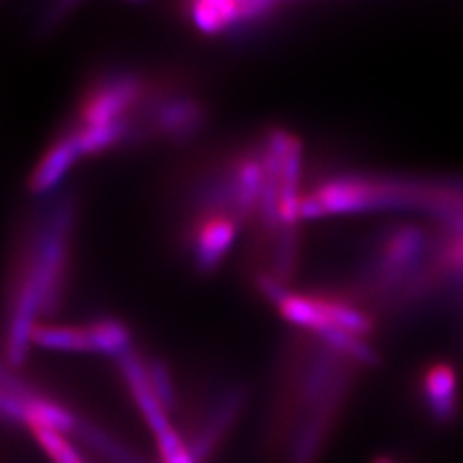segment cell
<instances>
[{"mask_svg":"<svg viewBox=\"0 0 463 463\" xmlns=\"http://www.w3.org/2000/svg\"><path fill=\"white\" fill-rule=\"evenodd\" d=\"M71 222L74 201L62 197L56 199L33 226L16 286L33 289L39 298L41 315H51L61 301Z\"/></svg>","mask_w":463,"mask_h":463,"instance_id":"6da1fadb","label":"cell"},{"mask_svg":"<svg viewBox=\"0 0 463 463\" xmlns=\"http://www.w3.org/2000/svg\"><path fill=\"white\" fill-rule=\"evenodd\" d=\"M203 124H205V109L195 95L178 90H158L156 93L147 90L129 118L128 139L155 137L184 143L192 139Z\"/></svg>","mask_w":463,"mask_h":463,"instance_id":"7a4b0ae2","label":"cell"},{"mask_svg":"<svg viewBox=\"0 0 463 463\" xmlns=\"http://www.w3.org/2000/svg\"><path fill=\"white\" fill-rule=\"evenodd\" d=\"M145 93L147 87L136 71L112 70L107 76L97 78L81 97L76 128L129 120Z\"/></svg>","mask_w":463,"mask_h":463,"instance_id":"3957f363","label":"cell"},{"mask_svg":"<svg viewBox=\"0 0 463 463\" xmlns=\"http://www.w3.org/2000/svg\"><path fill=\"white\" fill-rule=\"evenodd\" d=\"M282 5L257 3H238V0H201L187 6V18L203 35H226L234 32H245L259 24L269 22L274 12H279Z\"/></svg>","mask_w":463,"mask_h":463,"instance_id":"277c9868","label":"cell"},{"mask_svg":"<svg viewBox=\"0 0 463 463\" xmlns=\"http://www.w3.org/2000/svg\"><path fill=\"white\" fill-rule=\"evenodd\" d=\"M241 221L228 213H201L187 224V255L199 274H209L221 263L234 241Z\"/></svg>","mask_w":463,"mask_h":463,"instance_id":"5b68a950","label":"cell"},{"mask_svg":"<svg viewBox=\"0 0 463 463\" xmlns=\"http://www.w3.org/2000/svg\"><path fill=\"white\" fill-rule=\"evenodd\" d=\"M118 365L129 392H132V398L137 403L145 423H147V427L155 434V439L163 437V434L172 430L174 427L168 421V411L163 408V403L158 402L156 394L151 388L149 376H147V365L141 364V359L132 350L118 357Z\"/></svg>","mask_w":463,"mask_h":463,"instance_id":"8992f818","label":"cell"},{"mask_svg":"<svg viewBox=\"0 0 463 463\" xmlns=\"http://www.w3.org/2000/svg\"><path fill=\"white\" fill-rule=\"evenodd\" d=\"M245 400V392L241 386H232L219 396L213 408L207 413V419L203 421L195 437L187 442L197 463L205 461V458L213 452V448L219 442L222 434L230 429L232 421L238 417Z\"/></svg>","mask_w":463,"mask_h":463,"instance_id":"52a82bcc","label":"cell"},{"mask_svg":"<svg viewBox=\"0 0 463 463\" xmlns=\"http://www.w3.org/2000/svg\"><path fill=\"white\" fill-rule=\"evenodd\" d=\"M78 156H81L78 143L74 139V134L68 129V132H64L49 145L47 153L35 165L32 176H29V192L35 195L51 192L62 180L68 168L76 163Z\"/></svg>","mask_w":463,"mask_h":463,"instance_id":"ba28073f","label":"cell"},{"mask_svg":"<svg viewBox=\"0 0 463 463\" xmlns=\"http://www.w3.org/2000/svg\"><path fill=\"white\" fill-rule=\"evenodd\" d=\"M456 374L448 365H432L423 376V398L439 423L452 421L458 411Z\"/></svg>","mask_w":463,"mask_h":463,"instance_id":"9c48e42d","label":"cell"},{"mask_svg":"<svg viewBox=\"0 0 463 463\" xmlns=\"http://www.w3.org/2000/svg\"><path fill=\"white\" fill-rule=\"evenodd\" d=\"M32 342L61 352H93V342L87 326H51L35 325Z\"/></svg>","mask_w":463,"mask_h":463,"instance_id":"30bf717a","label":"cell"},{"mask_svg":"<svg viewBox=\"0 0 463 463\" xmlns=\"http://www.w3.org/2000/svg\"><path fill=\"white\" fill-rule=\"evenodd\" d=\"M90 335L93 342V352L97 354H105V355H114L118 359L126 352H129V335L128 328L116 321L112 317H103L97 318L90 326Z\"/></svg>","mask_w":463,"mask_h":463,"instance_id":"8fae6325","label":"cell"},{"mask_svg":"<svg viewBox=\"0 0 463 463\" xmlns=\"http://www.w3.org/2000/svg\"><path fill=\"white\" fill-rule=\"evenodd\" d=\"M35 440L43 448L52 463H87L85 458L76 450V446L68 440L66 434L54 432L43 427H29Z\"/></svg>","mask_w":463,"mask_h":463,"instance_id":"7c38bea8","label":"cell"},{"mask_svg":"<svg viewBox=\"0 0 463 463\" xmlns=\"http://www.w3.org/2000/svg\"><path fill=\"white\" fill-rule=\"evenodd\" d=\"M147 365V376H149V383L153 392L156 394L158 402L163 403V408L166 411L174 410V405H176V394H174V386L170 381V371L166 369V365L163 361L158 359H151Z\"/></svg>","mask_w":463,"mask_h":463,"instance_id":"4fadbf2b","label":"cell"},{"mask_svg":"<svg viewBox=\"0 0 463 463\" xmlns=\"http://www.w3.org/2000/svg\"><path fill=\"white\" fill-rule=\"evenodd\" d=\"M374 463H396V461L388 459V458H379V459H374Z\"/></svg>","mask_w":463,"mask_h":463,"instance_id":"5bb4252c","label":"cell"}]
</instances>
